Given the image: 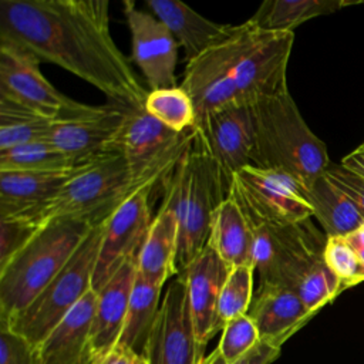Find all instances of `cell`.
<instances>
[{"mask_svg": "<svg viewBox=\"0 0 364 364\" xmlns=\"http://www.w3.org/2000/svg\"><path fill=\"white\" fill-rule=\"evenodd\" d=\"M324 175L338 186L358 206L364 215V178L344 168L341 164H328Z\"/></svg>", "mask_w": 364, "mask_h": 364, "instance_id": "8d00e7d4", "label": "cell"}, {"mask_svg": "<svg viewBox=\"0 0 364 364\" xmlns=\"http://www.w3.org/2000/svg\"><path fill=\"white\" fill-rule=\"evenodd\" d=\"M77 168L63 172H0V219L36 215Z\"/></svg>", "mask_w": 364, "mask_h": 364, "instance_id": "7402d4cb", "label": "cell"}, {"mask_svg": "<svg viewBox=\"0 0 364 364\" xmlns=\"http://www.w3.org/2000/svg\"><path fill=\"white\" fill-rule=\"evenodd\" d=\"M144 355L146 364H200L205 357V348L196 338L181 274L171 279L161 299Z\"/></svg>", "mask_w": 364, "mask_h": 364, "instance_id": "4fadbf2b", "label": "cell"}, {"mask_svg": "<svg viewBox=\"0 0 364 364\" xmlns=\"http://www.w3.org/2000/svg\"><path fill=\"white\" fill-rule=\"evenodd\" d=\"M247 314L262 340L280 346L314 317L293 290L270 284L259 286Z\"/></svg>", "mask_w": 364, "mask_h": 364, "instance_id": "44dd1931", "label": "cell"}, {"mask_svg": "<svg viewBox=\"0 0 364 364\" xmlns=\"http://www.w3.org/2000/svg\"><path fill=\"white\" fill-rule=\"evenodd\" d=\"M0 97L51 121L82 112L88 105L58 91L41 73L40 61L0 40Z\"/></svg>", "mask_w": 364, "mask_h": 364, "instance_id": "8fae6325", "label": "cell"}, {"mask_svg": "<svg viewBox=\"0 0 364 364\" xmlns=\"http://www.w3.org/2000/svg\"><path fill=\"white\" fill-rule=\"evenodd\" d=\"M206 245L216 252L229 269L253 266V229L239 205L229 195L213 213Z\"/></svg>", "mask_w": 364, "mask_h": 364, "instance_id": "cb8c5ba5", "label": "cell"}, {"mask_svg": "<svg viewBox=\"0 0 364 364\" xmlns=\"http://www.w3.org/2000/svg\"><path fill=\"white\" fill-rule=\"evenodd\" d=\"M94 226L82 219H54L0 267V321H9L38 296Z\"/></svg>", "mask_w": 364, "mask_h": 364, "instance_id": "5b68a950", "label": "cell"}, {"mask_svg": "<svg viewBox=\"0 0 364 364\" xmlns=\"http://www.w3.org/2000/svg\"><path fill=\"white\" fill-rule=\"evenodd\" d=\"M323 259L346 290L364 282L360 255L346 236H327Z\"/></svg>", "mask_w": 364, "mask_h": 364, "instance_id": "d6a6232c", "label": "cell"}, {"mask_svg": "<svg viewBox=\"0 0 364 364\" xmlns=\"http://www.w3.org/2000/svg\"><path fill=\"white\" fill-rule=\"evenodd\" d=\"M282 346L273 341L260 340L245 357L232 364H272L280 354ZM200 364H229L219 354L218 348H215L210 354L205 355Z\"/></svg>", "mask_w": 364, "mask_h": 364, "instance_id": "74e56055", "label": "cell"}, {"mask_svg": "<svg viewBox=\"0 0 364 364\" xmlns=\"http://www.w3.org/2000/svg\"><path fill=\"white\" fill-rule=\"evenodd\" d=\"M327 236L309 220L253 229V266L260 286L293 289L297 280L323 257Z\"/></svg>", "mask_w": 364, "mask_h": 364, "instance_id": "9c48e42d", "label": "cell"}, {"mask_svg": "<svg viewBox=\"0 0 364 364\" xmlns=\"http://www.w3.org/2000/svg\"><path fill=\"white\" fill-rule=\"evenodd\" d=\"M195 129L202 135L228 185L239 169L256 166V125L252 104L235 102L219 108L206 115Z\"/></svg>", "mask_w": 364, "mask_h": 364, "instance_id": "5bb4252c", "label": "cell"}, {"mask_svg": "<svg viewBox=\"0 0 364 364\" xmlns=\"http://www.w3.org/2000/svg\"><path fill=\"white\" fill-rule=\"evenodd\" d=\"M291 290L307 310L316 316L324 306L340 296L346 287L321 257L297 280Z\"/></svg>", "mask_w": 364, "mask_h": 364, "instance_id": "4dcf8cb0", "label": "cell"}, {"mask_svg": "<svg viewBox=\"0 0 364 364\" xmlns=\"http://www.w3.org/2000/svg\"><path fill=\"white\" fill-rule=\"evenodd\" d=\"M162 185V205L168 206L178 220L179 273L206 246L213 213L229 193V185L198 129H193L186 149Z\"/></svg>", "mask_w": 364, "mask_h": 364, "instance_id": "3957f363", "label": "cell"}, {"mask_svg": "<svg viewBox=\"0 0 364 364\" xmlns=\"http://www.w3.org/2000/svg\"><path fill=\"white\" fill-rule=\"evenodd\" d=\"M252 105L256 166L287 175L307 191L330 164L326 144L309 128L289 90Z\"/></svg>", "mask_w": 364, "mask_h": 364, "instance_id": "277c9868", "label": "cell"}, {"mask_svg": "<svg viewBox=\"0 0 364 364\" xmlns=\"http://www.w3.org/2000/svg\"><path fill=\"white\" fill-rule=\"evenodd\" d=\"M44 226L26 218L0 219V267L14 257Z\"/></svg>", "mask_w": 364, "mask_h": 364, "instance_id": "e575fe53", "label": "cell"}, {"mask_svg": "<svg viewBox=\"0 0 364 364\" xmlns=\"http://www.w3.org/2000/svg\"><path fill=\"white\" fill-rule=\"evenodd\" d=\"M124 16L131 33V57L148 82L149 91L176 87L175 67L179 44L154 14L124 1Z\"/></svg>", "mask_w": 364, "mask_h": 364, "instance_id": "2e32d148", "label": "cell"}, {"mask_svg": "<svg viewBox=\"0 0 364 364\" xmlns=\"http://www.w3.org/2000/svg\"><path fill=\"white\" fill-rule=\"evenodd\" d=\"M346 237L357 252H364V225H361L357 230L347 235Z\"/></svg>", "mask_w": 364, "mask_h": 364, "instance_id": "60d3db41", "label": "cell"}, {"mask_svg": "<svg viewBox=\"0 0 364 364\" xmlns=\"http://www.w3.org/2000/svg\"><path fill=\"white\" fill-rule=\"evenodd\" d=\"M162 179L139 185L102 222L101 245L92 276V289L98 291L129 257L138 256L152 222L151 193Z\"/></svg>", "mask_w": 364, "mask_h": 364, "instance_id": "7c38bea8", "label": "cell"}, {"mask_svg": "<svg viewBox=\"0 0 364 364\" xmlns=\"http://www.w3.org/2000/svg\"><path fill=\"white\" fill-rule=\"evenodd\" d=\"M260 340L255 321L249 314H243L225 324L216 348L222 358L232 364L245 357Z\"/></svg>", "mask_w": 364, "mask_h": 364, "instance_id": "836d02e7", "label": "cell"}, {"mask_svg": "<svg viewBox=\"0 0 364 364\" xmlns=\"http://www.w3.org/2000/svg\"><path fill=\"white\" fill-rule=\"evenodd\" d=\"M0 364H38L37 347L0 324Z\"/></svg>", "mask_w": 364, "mask_h": 364, "instance_id": "d590c367", "label": "cell"}, {"mask_svg": "<svg viewBox=\"0 0 364 364\" xmlns=\"http://www.w3.org/2000/svg\"><path fill=\"white\" fill-rule=\"evenodd\" d=\"M108 0H1L0 40L55 64L111 102L144 105L148 91L109 33Z\"/></svg>", "mask_w": 364, "mask_h": 364, "instance_id": "6da1fadb", "label": "cell"}, {"mask_svg": "<svg viewBox=\"0 0 364 364\" xmlns=\"http://www.w3.org/2000/svg\"><path fill=\"white\" fill-rule=\"evenodd\" d=\"M151 181V179H149ZM139 185L118 151L82 164L36 215L26 216L43 226L54 219L74 218L102 223Z\"/></svg>", "mask_w": 364, "mask_h": 364, "instance_id": "8992f818", "label": "cell"}, {"mask_svg": "<svg viewBox=\"0 0 364 364\" xmlns=\"http://www.w3.org/2000/svg\"><path fill=\"white\" fill-rule=\"evenodd\" d=\"M161 290V287L148 283L136 273L124 327L117 344L127 346L144 355L152 326L159 310Z\"/></svg>", "mask_w": 364, "mask_h": 364, "instance_id": "4316f807", "label": "cell"}, {"mask_svg": "<svg viewBox=\"0 0 364 364\" xmlns=\"http://www.w3.org/2000/svg\"><path fill=\"white\" fill-rule=\"evenodd\" d=\"M357 149H363V151H364V141H363V144H361V145H358V146H357Z\"/></svg>", "mask_w": 364, "mask_h": 364, "instance_id": "7bdbcfd3", "label": "cell"}, {"mask_svg": "<svg viewBox=\"0 0 364 364\" xmlns=\"http://www.w3.org/2000/svg\"><path fill=\"white\" fill-rule=\"evenodd\" d=\"M144 108L178 134L189 132L196 127V111L192 98L181 85L148 91Z\"/></svg>", "mask_w": 364, "mask_h": 364, "instance_id": "f546056e", "label": "cell"}, {"mask_svg": "<svg viewBox=\"0 0 364 364\" xmlns=\"http://www.w3.org/2000/svg\"><path fill=\"white\" fill-rule=\"evenodd\" d=\"M344 168H347L348 171L354 172L355 175L364 178V151L363 149H354L353 152H350L348 155H346L341 162H340Z\"/></svg>", "mask_w": 364, "mask_h": 364, "instance_id": "ab89813d", "label": "cell"}, {"mask_svg": "<svg viewBox=\"0 0 364 364\" xmlns=\"http://www.w3.org/2000/svg\"><path fill=\"white\" fill-rule=\"evenodd\" d=\"M293 43L290 31L262 30L246 20L225 41L188 61L181 87L192 98L196 125L226 105L286 91Z\"/></svg>", "mask_w": 364, "mask_h": 364, "instance_id": "7a4b0ae2", "label": "cell"}, {"mask_svg": "<svg viewBox=\"0 0 364 364\" xmlns=\"http://www.w3.org/2000/svg\"><path fill=\"white\" fill-rule=\"evenodd\" d=\"M77 166L80 165L47 141L0 151V172H63Z\"/></svg>", "mask_w": 364, "mask_h": 364, "instance_id": "83f0119b", "label": "cell"}, {"mask_svg": "<svg viewBox=\"0 0 364 364\" xmlns=\"http://www.w3.org/2000/svg\"><path fill=\"white\" fill-rule=\"evenodd\" d=\"M95 306L97 291L91 289L37 346L38 364H94L91 326Z\"/></svg>", "mask_w": 364, "mask_h": 364, "instance_id": "ac0fdd59", "label": "cell"}, {"mask_svg": "<svg viewBox=\"0 0 364 364\" xmlns=\"http://www.w3.org/2000/svg\"><path fill=\"white\" fill-rule=\"evenodd\" d=\"M51 119L0 97V151L46 141Z\"/></svg>", "mask_w": 364, "mask_h": 364, "instance_id": "f1b7e54d", "label": "cell"}, {"mask_svg": "<svg viewBox=\"0 0 364 364\" xmlns=\"http://www.w3.org/2000/svg\"><path fill=\"white\" fill-rule=\"evenodd\" d=\"M128 108L115 102L102 107L88 105L77 115L51 121L46 141L75 165L87 164L112 151Z\"/></svg>", "mask_w": 364, "mask_h": 364, "instance_id": "9a60e30c", "label": "cell"}, {"mask_svg": "<svg viewBox=\"0 0 364 364\" xmlns=\"http://www.w3.org/2000/svg\"><path fill=\"white\" fill-rule=\"evenodd\" d=\"M102 223L95 225L64 267L38 296L9 321H0L10 331L38 346L92 289V276L101 245Z\"/></svg>", "mask_w": 364, "mask_h": 364, "instance_id": "52a82bcc", "label": "cell"}, {"mask_svg": "<svg viewBox=\"0 0 364 364\" xmlns=\"http://www.w3.org/2000/svg\"><path fill=\"white\" fill-rule=\"evenodd\" d=\"M229 196L235 199L252 229L306 222L313 216L306 191L290 176L246 166L230 178Z\"/></svg>", "mask_w": 364, "mask_h": 364, "instance_id": "ba28073f", "label": "cell"}, {"mask_svg": "<svg viewBox=\"0 0 364 364\" xmlns=\"http://www.w3.org/2000/svg\"><path fill=\"white\" fill-rule=\"evenodd\" d=\"M94 364H146L145 355L134 351L132 348L115 344L105 355L94 361Z\"/></svg>", "mask_w": 364, "mask_h": 364, "instance_id": "f35d334b", "label": "cell"}, {"mask_svg": "<svg viewBox=\"0 0 364 364\" xmlns=\"http://www.w3.org/2000/svg\"><path fill=\"white\" fill-rule=\"evenodd\" d=\"M229 267L210 246H205L178 274L182 276L198 343L206 348L219 331L218 303Z\"/></svg>", "mask_w": 364, "mask_h": 364, "instance_id": "e0dca14e", "label": "cell"}, {"mask_svg": "<svg viewBox=\"0 0 364 364\" xmlns=\"http://www.w3.org/2000/svg\"><path fill=\"white\" fill-rule=\"evenodd\" d=\"M358 255H360V259L363 263V277H364V252H358Z\"/></svg>", "mask_w": 364, "mask_h": 364, "instance_id": "b9f144b4", "label": "cell"}, {"mask_svg": "<svg viewBox=\"0 0 364 364\" xmlns=\"http://www.w3.org/2000/svg\"><path fill=\"white\" fill-rule=\"evenodd\" d=\"M145 6L166 26L179 47L183 48L186 61L225 41L236 28V26L208 20L178 0H145Z\"/></svg>", "mask_w": 364, "mask_h": 364, "instance_id": "ffe728a7", "label": "cell"}, {"mask_svg": "<svg viewBox=\"0 0 364 364\" xmlns=\"http://www.w3.org/2000/svg\"><path fill=\"white\" fill-rule=\"evenodd\" d=\"M135 277L136 256H132L127 259L114 276L97 291V306L91 326V351L94 361L105 355L118 343Z\"/></svg>", "mask_w": 364, "mask_h": 364, "instance_id": "d6986e66", "label": "cell"}, {"mask_svg": "<svg viewBox=\"0 0 364 364\" xmlns=\"http://www.w3.org/2000/svg\"><path fill=\"white\" fill-rule=\"evenodd\" d=\"M360 1L347 0H266L249 18L255 26L267 31H290L318 16L331 14Z\"/></svg>", "mask_w": 364, "mask_h": 364, "instance_id": "484cf974", "label": "cell"}, {"mask_svg": "<svg viewBox=\"0 0 364 364\" xmlns=\"http://www.w3.org/2000/svg\"><path fill=\"white\" fill-rule=\"evenodd\" d=\"M192 132L178 134L149 115L144 105L129 107L112 151L124 155L136 182L164 181L186 149Z\"/></svg>", "mask_w": 364, "mask_h": 364, "instance_id": "30bf717a", "label": "cell"}, {"mask_svg": "<svg viewBox=\"0 0 364 364\" xmlns=\"http://www.w3.org/2000/svg\"><path fill=\"white\" fill-rule=\"evenodd\" d=\"M253 266H236L229 269L222 286L218 303L219 331L225 324L239 316L247 314L253 300Z\"/></svg>", "mask_w": 364, "mask_h": 364, "instance_id": "1f68e13d", "label": "cell"}, {"mask_svg": "<svg viewBox=\"0 0 364 364\" xmlns=\"http://www.w3.org/2000/svg\"><path fill=\"white\" fill-rule=\"evenodd\" d=\"M178 220L172 210L161 205L154 216L136 256V273L148 283L162 286L178 274Z\"/></svg>", "mask_w": 364, "mask_h": 364, "instance_id": "603a6c76", "label": "cell"}, {"mask_svg": "<svg viewBox=\"0 0 364 364\" xmlns=\"http://www.w3.org/2000/svg\"><path fill=\"white\" fill-rule=\"evenodd\" d=\"M306 196L326 236H347L364 225L358 206L324 172L307 188Z\"/></svg>", "mask_w": 364, "mask_h": 364, "instance_id": "d4e9b609", "label": "cell"}]
</instances>
